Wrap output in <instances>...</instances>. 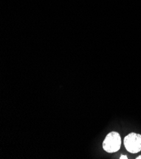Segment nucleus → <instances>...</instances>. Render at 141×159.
<instances>
[{"label": "nucleus", "instance_id": "7ed1b4c3", "mask_svg": "<svg viewBox=\"0 0 141 159\" xmlns=\"http://www.w3.org/2000/svg\"><path fill=\"white\" fill-rule=\"evenodd\" d=\"M120 159H128V157L127 155H121L120 158Z\"/></svg>", "mask_w": 141, "mask_h": 159}, {"label": "nucleus", "instance_id": "f257e3e1", "mask_svg": "<svg viewBox=\"0 0 141 159\" xmlns=\"http://www.w3.org/2000/svg\"><path fill=\"white\" fill-rule=\"evenodd\" d=\"M121 145V138L120 134L117 131L109 133L103 142V150L109 153L118 152Z\"/></svg>", "mask_w": 141, "mask_h": 159}, {"label": "nucleus", "instance_id": "20e7f679", "mask_svg": "<svg viewBox=\"0 0 141 159\" xmlns=\"http://www.w3.org/2000/svg\"><path fill=\"white\" fill-rule=\"evenodd\" d=\"M136 159H141V155H139V156H138L137 158H135Z\"/></svg>", "mask_w": 141, "mask_h": 159}, {"label": "nucleus", "instance_id": "f03ea898", "mask_svg": "<svg viewBox=\"0 0 141 159\" xmlns=\"http://www.w3.org/2000/svg\"><path fill=\"white\" fill-rule=\"evenodd\" d=\"M124 147L129 152L137 153L141 151V134L130 133L125 136L123 139Z\"/></svg>", "mask_w": 141, "mask_h": 159}]
</instances>
